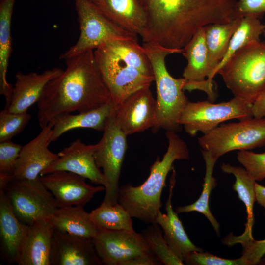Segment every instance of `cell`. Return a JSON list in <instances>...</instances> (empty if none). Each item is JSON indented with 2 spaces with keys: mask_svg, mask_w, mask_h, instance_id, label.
<instances>
[{
  "mask_svg": "<svg viewBox=\"0 0 265 265\" xmlns=\"http://www.w3.org/2000/svg\"><path fill=\"white\" fill-rule=\"evenodd\" d=\"M146 16L142 37L171 50H182L200 28L235 19L237 0H139Z\"/></svg>",
  "mask_w": 265,
  "mask_h": 265,
  "instance_id": "6da1fadb",
  "label": "cell"
},
{
  "mask_svg": "<svg viewBox=\"0 0 265 265\" xmlns=\"http://www.w3.org/2000/svg\"><path fill=\"white\" fill-rule=\"evenodd\" d=\"M65 60L66 69L48 82L37 102L41 128L63 115L87 112L112 102L97 68L93 50Z\"/></svg>",
  "mask_w": 265,
  "mask_h": 265,
  "instance_id": "7a4b0ae2",
  "label": "cell"
},
{
  "mask_svg": "<svg viewBox=\"0 0 265 265\" xmlns=\"http://www.w3.org/2000/svg\"><path fill=\"white\" fill-rule=\"evenodd\" d=\"M94 54L114 106L154 81L149 59L137 40H111L94 50Z\"/></svg>",
  "mask_w": 265,
  "mask_h": 265,
  "instance_id": "3957f363",
  "label": "cell"
},
{
  "mask_svg": "<svg viewBox=\"0 0 265 265\" xmlns=\"http://www.w3.org/2000/svg\"><path fill=\"white\" fill-rule=\"evenodd\" d=\"M165 134L168 142L167 151L162 159L158 157L151 166L147 180L139 186L127 184L119 189L118 203L132 218L146 223H156L162 206V191L169 172L173 169V162L189 158L187 145L176 132L167 131Z\"/></svg>",
  "mask_w": 265,
  "mask_h": 265,
  "instance_id": "277c9868",
  "label": "cell"
},
{
  "mask_svg": "<svg viewBox=\"0 0 265 265\" xmlns=\"http://www.w3.org/2000/svg\"><path fill=\"white\" fill-rule=\"evenodd\" d=\"M152 65L156 82L157 99L154 132L163 129L167 132H180L182 126L179 119L189 101L184 92L187 80L176 79L169 73L165 64L167 56L182 53L183 49L171 50L158 45L145 43L142 45Z\"/></svg>",
  "mask_w": 265,
  "mask_h": 265,
  "instance_id": "5b68a950",
  "label": "cell"
},
{
  "mask_svg": "<svg viewBox=\"0 0 265 265\" xmlns=\"http://www.w3.org/2000/svg\"><path fill=\"white\" fill-rule=\"evenodd\" d=\"M217 74L234 97L253 103L265 90V39L239 49Z\"/></svg>",
  "mask_w": 265,
  "mask_h": 265,
  "instance_id": "8992f818",
  "label": "cell"
},
{
  "mask_svg": "<svg viewBox=\"0 0 265 265\" xmlns=\"http://www.w3.org/2000/svg\"><path fill=\"white\" fill-rule=\"evenodd\" d=\"M80 25V35L74 45L60 55L66 60L93 50L111 40H137L132 33L107 18L90 0H74Z\"/></svg>",
  "mask_w": 265,
  "mask_h": 265,
  "instance_id": "52a82bcc",
  "label": "cell"
},
{
  "mask_svg": "<svg viewBox=\"0 0 265 265\" xmlns=\"http://www.w3.org/2000/svg\"><path fill=\"white\" fill-rule=\"evenodd\" d=\"M222 124L198 138L201 150L216 159L230 151L265 146V118Z\"/></svg>",
  "mask_w": 265,
  "mask_h": 265,
  "instance_id": "ba28073f",
  "label": "cell"
},
{
  "mask_svg": "<svg viewBox=\"0 0 265 265\" xmlns=\"http://www.w3.org/2000/svg\"><path fill=\"white\" fill-rule=\"evenodd\" d=\"M252 104L237 97L218 103L209 101H189L181 115L179 123L192 137L199 132L205 134L224 121L253 117Z\"/></svg>",
  "mask_w": 265,
  "mask_h": 265,
  "instance_id": "9c48e42d",
  "label": "cell"
},
{
  "mask_svg": "<svg viewBox=\"0 0 265 265\" xmlns=\"http://www.w3.org/2000/svg\"><path fill=\"white\" fill-rule=\"evenodd\" d=\"M4 190L15 215L26 225L30 226L39 219H49L58 209L40 176L33 180L11 178Z\"/></svg>",
  "mask_w": 265,
  "mask_h": 265,
  "instance_id": "30bf717a",
  "label": "cell"
},
{
  "mask_svg": "<svg viewBox=\"0 0 265 265\" xmlns=\"http://www.w3.org/2000/svg\"><path fill=\"white\" fill-rule=\"evenodd\" d=\"M127 136L115 122L113 107L94 153L96 164L102 169L106 181L103 201L106 204L118 203L119 180L127 149Z\"/></svg>",
  "mask_w": 265,
  "mask_h": 265,
  "instance_id": "8fae6325",
  "label": "cell"
},
{
  "mask_svg": "<svg viewBox=\"0 0 265 265\" xmlns=\"http://www.w3.org/2000/svg\"><path fill=\"white\" fill-rule=\"evenodd\" d=\"M92 241L105 265H122L135 257L152 252L142 233L134 230L99 229Z\"/></svg>",
  "mask_w": 265,
  "mask_h": 265,
  "instance_id": "7c38bea8",
  "label": "cell"
},
{
  "mask_svg": "<svg viewBox=\"0 0 265 265\" xmlns=\"http://www.w3.org/2000/svg\"><path fill=\"white\" fill-rule=\"evenodd\" d=\"M183 49L182 54L187 62L182 75L187 80L184 90L203 91L210 99L213 100V70L209 61L204 27L195 33Z\"/></svg>",
  "mask_w": 265,
  "mask_h": 265,
  "instance_id": "4fadbf2b",
  "label": "cell"
},
{
  "mask_svg": "<svg viewBox=\"0 0 265 265\" xmlns=\"http://www.w3.org/2000/svg\"><path fill=\"white\" fill-rule=\"evenodd\" d=\"M156 106L150 86L142 88L114 106L115 122L127 135L143 132L154 125Z\"/></svg>",
  "mask_w": 265,
  "mask_h": 265,
  "instance_id": "5bb4252c",
  "label": "cell"
},
{
  "mask_svg": "<svg viewBox=\"0 0 265 265\" xmlns=\"http://www.w3.org/2000/svg\"><path fill=\"white\" fill-rule=\"evenodd\" d=\"M40 179L53 194L58 208L84 206L97 193L105 190L103 186L87 184L85 178L66 171H58L40 176Z\"/></svg>",
  "mask_w": 265,
  "mask_h": 265,
  "instance_id": "9a60e30c",
  "label": "cell"
},
{
  "mask_svg": "<svg viewBox=\"0 0 265 265\" xmlns=\"http://www.w3.org/2000/svg\"><path fill=\"white\" fill-rule=\"evenodd\" d=\"M95 144L86 145L77 139L59 152L58 159L44 169L40 176L66 171L88 179L91 182L105 187V178L95 162Z\"/></svg>",
  "mask_w": 265,
  "mask_h": 265,
  "instance_id": "2e32d148",
  "label": "cell"
},
{
  "mask_svg": "<svg viewBox=\"0 0 265 265\" xmlns=\"http://www.w3.org/2000/svg\"><path fill=\"white\" fill-rule=\"evenodd\" d=\"M53 124L49 123L33 139L22 147L11 178L33 180L59 158L48 149Z\"/></svg>",
  "mask_w": 265,
  "mask_h": 265,
  "instance_id": "e0dca14e",
  "label": "cell"
},
{
  "mask_svg": "<svg viewBox=\"0 0 265 265\" xmlns=\"http://www.w3.org/2000/svg\"><path fill=\"white\" fill-rule=\"evenodd\" d=\"M92 239L54 230L50 265H101Z\"/></svg>",
  "mask_w": 265,
  "mask_h": 265,
  "instance_id": "ac0fdd59",
  "label": "cell"
},
{
  "mask_svg": "<svg viewBox=\"0 0 265 265\" xmlns=\"http://www.w3.org/2000/svg\"><path fill=\"white\" fill-rule=\"evenodd\" d=\"M29 226L17 218L4 188H0V253L6 264L17 263Z\"/></svg>",
  "mask_w": 265,
  "mask_h": 265,
  "instance_id": "d6986e66",
  "label": "cell"
},
{
  "mask_svg": "<svg viewBox=\"0 0 265 265\" xmlns=\"http://www.w3.org/2000/svg\"><path fill=\"white\" fill-rule=\"evenodd\" d=\"M63 71L61 68H53L42 73L17 72L10 104L4 109L13 113L27 112L29 107L39 100L48 82Z\"/></svg>",
  "mask_w": 265,
  "mask_h": 265,
  "instance_id": "ffe728a7",
  "label": "cell"
},
{
  "mask_svg": "<svg viewBox=\"0 0 265 265\" xmlns=\"http://www.w3.org/2000/svg\"><path fill=\"white\" fill-rule=\"evenodd\" d=\"M175 183L176 172L173 169L170 179L168 198L165 205L167 213L163 214L160 211L157 215L156 223L161 227L163 237L173 252L183 262L184 258L188 253L194 251H203V249L191 241L178 216V213L173 210L172 197Z\"/></svg>",
  "mask_w": 265,
  "mask_h": 265,
  "instance_id": "44dd1931",
  "label": "cell"
},
{
  "mask_svg": "<svg viewBox=\"0 0 265 265\" xmlns=\"http://www.w3.org/2000/svg\"><path fill=\"white\" fill-rule=\"evenodd\" d=\"M54 228L49 219H39L29 228L17 262L18 265H50Z\"/></svg>",
  "mask_w": 265,
  "mask_h": 265,
  "instance_id": "7402d4cb",
  "label": "cell"
},
{
  "mask_svg": "<svg viewBox=\"0 0 265 265\" xmlns=\"http://www.w3.org/2000/svg\"><path fill=\"white\" fill-rule=\"evenodd\" d=\"M107 18L128 31L144 34L146 16L139 0H90Z\"/></svg>",
  "mask_w": 265,
  "mask_h": 265,
  "instance_id": "603a6c76",
  "label": "cell"
},
{
  "mask_svg": "<svg viewBox=\"0 0 265 265\" xmlns=\"http://www.w3.org/2000/svg\"><path fill=\"white\" fill-rule=\"evenodd\" d=\"M83 207L76 205L58 208L49 220L55 230L92 239L99 229L92 220L90 212L85 211Z\"/></svg>",
  "mask_w": 265,
  "mask_h": 265,
  "instance_id": "cb8c5ba5",
  "label": "cell"
},
{
  "mask_svg": "<svg viewBox=\"0 0 265 265\" xmlns=\"http://www.w3.org/2000/svg\"><path fill=\"white\" fill-rule=\"evenodd\" d=\"M113 107L111 102L87 112L78 113L76 115L69 113L59 117L53 122V126L49 140L50 144L73 129L90 128L103 132Z\"/></svg>",
  "mask_w": 265,
  "mask_h": 265,
  "instance_id": "d4e9b609",
  "label": "cell"
},
{
  "mask_svg": "<svg viewBox=\"0 0 265 265\" xmlns=\"http://www.w3.org/2000/svg\"><path fill=\"white\" fill-rule=\"evenodd\" d=\"M15 0H0V94L9 106L13 85L8 82L7 73L12 52L11 19Z\"/></svg>",
  "mask_w": 265,
  "mask_h": 265,
  "instance_id": "484cf974",
  "label": "cell"
},
{
  "mask_svg": "<svg viewBox=\"0 0 265 265\" xmlns=\"http://www.w3.org/2000/svg\"><path fill=\"white\" fill-rule=\"evenodd\" d=\"M241 18L224 23H213L204 27L205 38L210 64L214 72L225 56L231 38Z\"/></svg>",
  "mask_w": 265,
  "mask_h": 265,
  "instance_id": "4316f807",
  "label": "cell"
},
{
  "mask_svg": "<svg viewBox=\"0 0 265 265\" xmlns=\"http://www.w3.org/2000/svg\"><path fill=\"white\" fill-rule=\"evenodd\" d=\"M221 169L223 172L232 174L235 177L236 181L233 186V188L237 192L238 198L245 205L247 214V221L242 235L247 237H253L252 228L254 223L253 206L256 201L255 191L256 181L244 167L234 166L223 163L221 165Z\"/></svg>",
  "mask_w": 265,
  "mask_h": 265,
  "instance_id": "83f0119b",
  "label": "cell"
},
{
  "mask_svg": "<svg viewBox=\"0 0 265 265\" xmlns=\"http://www.w3.org/2000/svg\"><path fill=\"white\" fill-rule=\"evenodd\" d=\"M201 152L206 166L202 192L199 198L194 203L178 207L176 209V212L179 213L197 212L203 214L210 221L217 236H219V223L212 214L209 207L210 194L217 185L216 179L213 176V171L217 159L207 151L201 150Z\"/></svg>",
  "mask_w": 265,
  "mask_h": 265,
  "instance_id": "f1b7e54d",
  "label": "cell"
},
{
  "mask_svg": "<svg viewBox=\"0 0 265 265\" xmlns=\"http://www.w3.org/2000/svg\"><path fill=\"white\" fill-rule=\"evenodd\" d=\"M264 28V23L257 16L249 15L241 18L233 33L227 51L221 61L214 72L215 76L220 68L236 52L247 45L261 41Z\"/></svg>",
  "mask_w": 265,
  "mask_h": 265,
  "instance_id": "f546056e",
  "label": "cell"
},
{
  "mask_svg": "<svg viewBox=\"0 0 265 265\" xmlns=\"http://www.w3.org/2000/svg\"><path fill=\"white\" fill-rule=\"evenodd\" d=\"M91 218L98 229L110 230H133L132 217L119 203L103 202L90 212Z\"/></svg>",
  "mask_w": 265,
  "mask_h": 265,
  "instance_id": "4dcf8cb0",
  "label": "cell"
},
{
  "mask_svg": "<svg viewBox=\"0 0 265 265\" xmlns=\"http://www.w3.org/2000/svg\"><path fill=\"white\" fill-rule=\"evenodd\" d=\"M163 231L157 223L149 225L142 234L150 248L162 264L165 265H183L184 263L173 252L166 241Z\"/></svg>",
  "mask_w": 265,
  "mask_h": 265,
  "instance_id": "1f68e13d",
  "label": "cell"
},
{
  "mask_svg": "<svg viewBox=\"0 0 265 265\" xmlns=\"http://www.w3.org/2000/svg\"><path fill=\"white\" fill-rule=\"evenodd\" d=\"M223 243L229 246L240 244L243 248L240 258L245 265H258L260 259L265 255V239L256 240L253 238L235 236L231 233L223 239Z\"/></svg>",
  "mask_w": 265,
  "mask_h": 265,
  "instance_id": "d6a6232c",
  "label": "cell"
},
{
  "mask_svg": "<svg viewBox=\"0 0 265 265\" xmlns=\"http://www.w3.org/2000/svg\"><path fill=\"white\" fill-rule=\"evenodd\" d=\"M26 113H13L3 109L0 112V142L10 140L21 132L31 119Z\"/></svg>",
  "mask_w": 265,
  "mask_h": 265,
  "instance_id": "836d02e7",
  "label": "cell"
},
{
  "mask_svg": "<svg viewBox=\"0 0 265 265\" xmlns=\"http://www.w3.org/2000/svg\"><path fill=\"white\" fill-rule=\"evenodd\" d=\"M237 159L256 182L265 178V152L256 153L248 150L239 151Z\"/></svg>",
  "mask_w": 265,
  "mask_h": 265,
  "instance_id": "e575fe53",
  "label": "cell"
},
{
  "mask_svg": "<svg viewBox=\"0 0 265 265\" xmlns=\"http://www.w3.org/2000/svg\"><path fill=\"white\" fill-rule=\"evenodd\" d=\"M184 265H245L240 257L236 259H228L214 255L204 251L191 252L183 260Z\"/></svg>",
  "mask_w": 265,
  "mask_h": 265,
  "instance_id": "d590c367",
  "label": "cell"
},
{
  "mask_svg": "<svg viewBox=\"0 0 265 265\" xmlns=\"http://www.w3.org/2000/svg\"><path fill=\"white\" fill-rule=\"evenodd\" d=\"M22 147L10 140L0 142V172L13 174Z\"/></svg>",
  "mask_w": 265,
  "mask_h": 265,
  "instance_id": "8d00e7d4",
  "label": "cell"
},
{
  "mask_svg": "<svg viewBox=\"0 0 265 265\" xmlns=\"http://www.w3.org/2000/svg\"><path fill=\"white\" fill-rule=\"evenodd\" d=\"M265 14V0H238L235 8V18H241L249 15L260 18Z\"/></svg>",
  "mask_w": 265,
  "mask_h": 265,
  "instance_id": "74e56055",
  "label": "cell"
},
{
  "mask_svg": "<svg viewBox=\"0 0 265 265\" xmlns=\"http://www.w3.org/2000/svg\"><path fill=\"white\" fill-rule=\"evenodd\" d=\"M162 263L152 252L140 255L124 262L122 265H159Z\"/></svg>",
  "mask_w": 265,
  "mask_h": 265,
  "instance_id": "f35d334b",
  "label": "cell"
},
{
  "mask_svg": "<svg viewBox=\"0 0 265 265\" xmlns=\"http://www.w3.org/2000/svg\"><path fill=\"white\" fill-rule=\"evenodd\" d=\"M253 117L256 118H265V90L255 100L252 106Z\"/></svg>",
  "mask_w": 265,
  "mask_h": 265,
  "instance_id": "ab89813d",
  "label": "cell"
},
{
  "mask_svg": "<svg viewBox=\"0 0 265 265\" xmlns=\"http://www.w3.org/2000/svg\"><path fill=\"white\" fill-rule=\"evenodd\" d=\"M255 191L256 201L265 210V186L260 185L256 182L255 184Z\"/></svg>",
  "mask_w": 265,
  "mask_h": 265,
  "instance_id": "60d3db41",
  "label": "cell"
},
{
  "mask_svg": "<svg viewBox=\"0 0 265 265\" xmlns=\"http://www.w3.org/2000/svg\"><path fill=\"white\" fill-rule=\"evenodd\" d=\"M258 265H265V255L262 257Z\"/></svg>",
  "mask_w": 265,
  "mask_h": 265,
  "instance_id": "b9f144b4",
  "label": "cell"
},
{
  "mask_svg": "<svg viewBox=\"0 0 265 265\" xmlns=\"http://www.w3.org/2000/svg\"><path fill=\"white\" fill-rule=\"evenodd\" d=\"M264 28L263 30V36L264 37L265 39V22L264 23Z\"/></svg>",
  "mask_w": 265,
  "mask_h": 265,
  "instance_id": "7bdbcfd3",
  "label": "cell"
}]
</instances>
